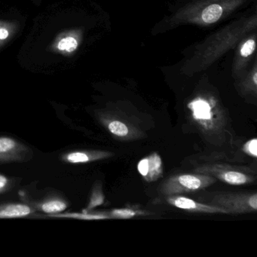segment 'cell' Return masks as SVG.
Wrapping results in <instances>:
<instances>
[{
    "label": "cell",
    "mask_w": 257,
    "mask_h": 257,
    "mask_svg": "<svg viewBox=\"0 0 257 257\" xmlns=\"http://www.w3.org/2000/svg\"><path fill=\"white\" fill-rule=\"evenodd\" d=\"M198 201L223 209L227 214H242L257 210L256 192H210L199 197Z\"/></svg>",
    "instance_id": "1"
},
{
    "label": "cell",
    "mask_w": 257,
    "mask_h": 257,
    "mask_svg": "<svg viewBox=\"0 0 257 257\" xmlns=\"http://www.w3.org/2000/svg\"><path fill=\"white\" fill-rule=\"evenodd\" d=\"M216 179L210 175L198 174H179L171 176L163 182L159 189L162 196L199 192L214 184Z\"/></svg>",
    "instance_id": "2"
},
{
    "label": "cell",
    "mask_w": 257,
    "mask_h": 257,
    "mask_svg": "<svg viewBox=\"0 0 257 257\" xmlns=\"http://www.w3.org/2000/svg\"><path fill=\"white\" fill-rule=\"evenodd\" d=\"M194 172L211 176L216 180L232 186L249 184L255 180V172L250 168L227 164L201 165L195 168Z\"/></svg>",
    "instance_id": "3"
},
{
    "label": "cell",
    "mask_w": 257,
    "mask_h": 257,
    "mask_svg": "<svg viewBox=\"0 0 257 257\" xmlns=\"http://www.w3.org/2000/svg\"><path fill=\"white\" fill-rule=\"evenodd\" d=\"M163 197V201L165 204L177 207L180 210H186V211L192 212V213L227 214L226 212L223 209L195 201L192 198H189L187 197L183 196V195H171Z\"/></svg>",
    "instance_id": "4"
},
{
    "label": "cell",
    "mask_w": 257,
    "mask_h": 257,
    "mask_svg": "<svg viewBox=\"0 0 257 257\" xmlns=\"http://www.w3.org/2000/svg\"><path fill=\"white\" fill-rule=\"evenodd\" d=\"M138 171L147 182H154L163 176V163L158 153H153L140 161Z\"/></svg>",
    "instance_id": "5"
},
{
    "label": "cell",
    "mask_w": 257,
    "mask_h": 257,
    "mask_svg": "<svg viewBox=\"0 0 257 257\" xmlns=\"http://www.w3.org/2000/svg\"><path fill=\"white\" fill-rule=\"evenodd\" d=\"M123 119L116 116L108 117L105 119L104 124L113 136L122 140L136 139L140 135L139 131Z\"/></svg>",
    "instance_id": "6"
},
{
    "label": "cell",
    "mask_w": 257,
    "mask_h": 257,
    "mask_svg": "<svg viewBox=\"0 0 257 257\" xmlns=\"http://www.w3.org/2000/svg\"><path fill=\"white\" fill-rule=\"evenodd\" d=\"M191 110L192 112V118L196 121L203 128L210 129L214 125V114L212 112L211 106L207 102L198 100L191 103Z\"/></svg>",
    "instance_id": "7"
},
{
    "label": "cell",
    "mask_w": 257,
    "mask_h": 257,
    "mask_svg": "<svg viewBox=\"0 0 257 257\" xmlns=\"http://www.w3.org/2000/svg\"><path fill=\"white\" fill-rule=\"evenodd\" d=\"M113 156L112 153L103 151L74 152L69 153L64 157L66 162L70 163H87L94 161L101 160Z\"/></svg>",
    "instance_id": "8"
},
{
    "label": "cell",
    "mask_w": 257,
    "mask_h": 257,
    "mask_svg": "<svg viewBox=\"0 0 257 257\" xmlns=\"http://www.w3.org/2000/svg\"><path fill=\"white\" fill-rule=\"evenodd\" d=\"M32 212L25 204H10L0 210V218H19L28 216Z\"/></svg>",
    "instance_id": "9"
},
{
    "label": "cell",
    "mask_w": 257,
    "mask_h": 257,
    "mask_svg": "<svg viewBox=\"0 0 257 257\" xmlns=\"http://www.w3.org/2000/svg\"><path fill=\"white\" fill-rule=\"evenodd\" d=\"M148 213L140 209L119 208L111 210L108 216L109 219H132L138 216H147Z\"/></svg>",
    "instance_id": "10"
},
{
    "label": "cell",
    "mask_w": 257,
    "mask_h": 257,
    "mask_svg": "<svg viewBox=\"0 0 257 257\" xmlns=\"http://www.w3.org/2000/svg\"><path fill=\"white\" fill-rule=\"evenodd\" d=\"M222 9L217 4L209 6L202 13V19L205 23L213 24L220 19Z\"/></svg>",
    "instance_id": "11"
},
{
    "label": "cell",
    "mask_w": 257,
    "mask_h": 257,
    "mask_svg": "<svg viewBox=\"0 0 257 257\" xmlns=\"http://www.w3.org/2000/svg\"><path fill=\"white\" fill-rule=\"evenodd\" d=\"M67 205L64 202V201H51L49 202L45 203L42 205L41 209L43 212L46 213H60V212L64 211L67 208Z\"/></svg>",
    "instance_id": "12"
},
{
    "label": "cell",
    "mask_w": 257,
    "mask_h": 257,
    "mask_svg": "<svg viewBox=\"0 0 257 257\" xmlns=\"http://www.w3.org/2000/svg\"><path fill=\"white\" fill-rule=\"evenodd\" d=\"M58 217L75 218V219H86V220H96V219H109L107 214L99 213V214H90V213H68V214L56 215Z\"/></svg>",
    "instance_id": "13"
},
{
    "label": "cell",
    "mask_w": 257,
    "mask_h": 257,
    "mask_svg": "<svg viewBox=\"0 0 257 257\" xmlns=\"http://www.w3.org/2000/svg\"><path fill=\"white\" fill-rule=\"evenodd\" d=\"M78 46V43L76 39L73 37H69L62 39L58 43V49L61 51H67L68 52H72L76 50Z\"/></svg>",
    "instance_id": "14"
},
{
    "label": "cell",
    "mask_w": 257,
    "mask_h": 257,
    "mask_svg": "<svg viewBox=\"0 0 257 257\" xmlns=\"http://www.w3.org/2000/svg\"><path fill=\"white\" fill-rule=\"evenodd\" d=\"M16 147V142L10 138H0V154L10 153Z\"/></svg>",
    "instance_id": "15"
},
{
    "label": "cell",
    "mask_w": 257,
    "mask_h": 257,
    "mask_svg": "<svg viewBox=\"0 0 257 257\" xmlns=\"http://www.w3.org/2000/svg\"><path fill=\"white\" fill-rule=\"evenodd\" d=\"M104 201V197H103V193H102L101 189H97V190L93 192L92 195H91V200H90L89 204H88L87 210H91L97 206L103 204Z\"/></svg>",
    "instance_id": "16"
},
{
    "label": "cell",
    "mask_w": 257,
    "mask_h": 257,
    "mask_svg": "<svg viewBox=\"0 0 257 257\" xmlns=\"http://www.w3.org/2000/svg\"><path fill=\"white\" fill-rule=\"evenodd\" d=\"M243 151L248 156L256 158L257 156V141L255 138L249 140L243 146Z\"/></svg>",
    "instance_id": "17"
},
{
    "label": "cell",
    "mask_w": 257,
    "mask_h": 257,
    "mask_svg": "<svg viewBox=\"0 0 257 257\" xmlns=\"http://www.w3.org/2000/svg\"><path fill=\"white\" fill-rule=\"evenodd\" d=\"M255 42L253 40H249L246 41L243 45L240 50V54L243 57H248L255 50Z\"/></svg>",
    "instance_id": "18"
},
{
    "label": "cell",
    "mask_w": 257,
    "mask_h": 257,
    "mask_svg": "<svg viewBox=\"0 0 257 257\" xmlns=\"http://www.w3.org/2000/svg\"><path fill=\"white\" fill-rule=\"evenodd\" d=\"M7 183H8V180L7 177L0 175V192L4 190V188L7 186Z\"/></svg>",
    "instance_id": "19"
},
{
    "label": "cell",
    "mask_w": 257,
    "mask_h": 257,
    "mask_svg": "<svg viewBox=\"0 0 257 257\" xmlns=\"http://www.w3.org/2000/svg\"><path fill=\"white\" fill-rule=\"evenodd\" d=\"M9 37V32L7 30L0 29V39L1 40H5Z\"/></svg>",
    "instance_id": "20"
},
{
    "label": "cell",
    "mask_w": 257,
    "mask_h": 257,
    "mask_svg": "<svg viewBox=\"0 0 257 257\" xmlns=\"http://www.w3.org/2000/svg\"><path fill=\"white\" fill-rule=\"evenodd\" d=\"M256 76H257V74H256V73H255V74H254V76H253V82H254V83L255 84V85H256V84H257Z\"/></svg>",
    "instance_id": "21"
}]
</instances>
